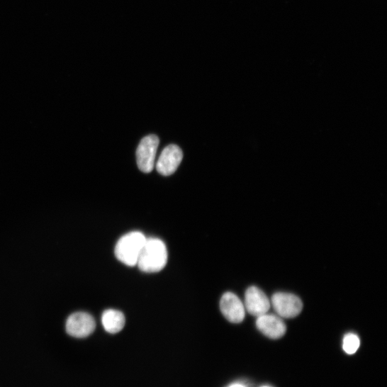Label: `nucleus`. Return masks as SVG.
<instances>
[{"label":"nucleus","instance_id":"f257e3e1","mask_svg":"<svg viewBox=\"0 0 387 387\" xmlns=\"http://www.w3.org/2000/svg\"><path fill=\"white\" fill-rule=\"evenodd\" d=\"M168 252L164 242L157 238H147L137 266L148 274L161 271L167 265Z\"/></svg>","mask_w":387,"mask_h":387},{"label":"nucleus","instance_id":"f03ea898","mask_svg":"<svg viewBox=\"0 0 387 387\" xmlns=\"http://www.w3.org/2000/svg\"><path fill=\"white\" fill-rule=\"evenodd\" d=\"M147 237L139 231L129 232L121 237L115 247L117 259L128 267H135L145 244Z\"/></svg>","mask_w":387,"mask_h":387},{"label":"nucleus","instance_id":"7ed1b4c3","mask_svg":"<svg viewBox=\"0 0 387 387\" xmlns=\"http://www.w3.org/2000/svg\"><path fill=\"white\" fill-rule=\"evenodd\" d=\"M159 145L157 136L151 135L144 138L137 150V160L139 169L144 173L152 172Z\"/></svg>","mask_w":387,"mask_h":387},{"label":"nucleus","instance_id":"20e7f679","mask_svg":"<svg viewBox=\"0 0 387 387\" xmlns=\"http://www.w3.org/2000/svg\"><path fill=\"white\" fill-rule=\"evenodd\" d=\"M271 303L278 315L284 318L296 317L303 309L301 300L292 293H276L272 296Z\"/></svg>","mask_w":387,"mask_h":387},{"label":"nucleus","instance_id":"39448f33","mask_svg":"<svg viewBox=\"0 0 387 387\" xmlns=\"http://www.w3.org/2000/svg\"><path fill=\"white\" fill-rule=\"evenodd\" d=\"M96 329V321L93 316L85 312H77L71 315L67 321V333L75 338H86Z\"/></svg>","mask_w":387,"mask_h":387},{"label":"nucleus","instance_id":"423d86ee","mask_svg":"<svg viewBox=\"0 0 387 387\" xmlns=\"http://www.w3.org/2000/svg\"><path fill=\"white\" fill-rule=\"evenodd\" d=\"M244 305L249 313L258 317L268 313L271 301L262 290L251 286L245 292Z\"/></svg>","mask_w":387,"mask_h":387},{"label":"nucleus","instance_id":"0eeeda50","mask_svg":"<svg viewBox=\"0 0 387 387\" xmlns=\"http://www.w3.org/2000/svg\"><path fill=\"white\" fill-rule=\"evenodd\" d=\"M256 326L262 334L273 340L283 337L286 332V326L282 318L274 314L266 313L258 316Z\"/></svg>","mask_w":387,"mask_h":387},{"label":"nucleus","instance_id":"6e6552de","mask_svg":"<svg viewBox=\"0 0 387 387\" xmlns=\"http://www.w3.org/2000/svg\"><path fill=\"white\" fill-rule=\"evenodd\" d=\"M183 159L181 150L175 145H170L164 149L157 162V172L165 176L173 174Z\"/></svg>","mask_w":387,"mask_h":387},{"label":"nucleus","instance_id":"1a4fd4ad","mask_svg":"<svg viewBox=\"0 0 387 387\" xmlns=\"http://www.w3.org/2000/svg\"><path fill=\"white\" fill-rule=\"evenodd\" d=\"M220 309L224 316L233 324H239L245 316V308L242 301L233 293H225L220 301Z\"/></svg>","mask_w":387,"mask_h":387},{"label":"nucleus","instance_id":"9d476101","mask_svg":"<svg viewBox=\"0 0 387 387\" xmlns=\"http://www.w3.org/2000/svg\"><path fill=\"white\" fill-rule=\"evenodd\" d=\"M104 330L109 334L120 332L125 326L123 313L118 310L108 309L103 312L101 318Z\"/></svg>","mask_w":387,"mask_h":387},{"label":"nucleus","instance_id":"9b49d317","mask_svg":"<svg viewBox=\"0 0 387 387\" xmlns=\"http://www.w3.org/2000/svg\"><path fill=\"white\" fill-rule=\"evenodd\" d=\"M360 347L359 337L353 333L347 335L343 341V349L348 354H355Z\"/></svg>","mask_w":387,"mask_h":387},{"label":"nucleus","instance_id":"f8f14e48","mask_svg":"<svg viewBox=\"0 0 387 387\" xmlns=\"http://www.w3.org/2000/svg\"><path fill=\"white\" fill-rule=\"evenodd\" d=\"M229 387H246V386L242 383H233L230 385Z\"/></svg>","mask_w":387,"mask_h":387},{"label":"nucleus","instance_id":"ddd939ff","mask_svg":"<svg viewBox=\"0 0 387 387\" xmlns=\"http://www.w3.org/2000/svg\"><path fill=\"white\" fill-rule=\"evenodd\" d=\"M262 387H270V386H262Z\"/></svg>","mask_w":387,"mask_h":387}]
</instances>
